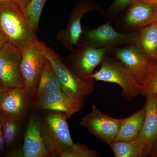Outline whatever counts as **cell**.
Listing matches in <instances>:
<instances>
[{
    "instance_id": "cell-1",
    "label": "cell",
    "mask_w": 157,
    "mask_h": 157,
    "mask_svg": "<svg viewBox=\"0 0 157 157\" xmlns=\"http://www.w3.org/2000/svg\"><path fill=\"white\" fill-rule=\"evenodd\" d=\"M36 42L41 52L52 66L60 82L63 91L83 107L85 99L94 89L95 80L93 77L84 78L78 76L52 48L38 39Z\"/></svg>"
},
{
    "instance_id": "cell-2",
    "label": "cell",
    "mask_w": 157,
    "mask_h": 157,
    "mask_svg": "<svg viewBox=\"0 0 157 157\" xmlns=\"http://www.w3.org/2000/svg\"><path fill=\"white\" fill-rule=\"evenodd\" d=\"M0 30L7 42L21 50L37 39L22 10L13 2L0 4Z\"/></svg>"
},
{
    "instance_id": "cell-3",
    "label": "cell",
    "mask_w": 157,
    "mask_h": 157,
    "mask_svg": "<svg viewBox=\"0 0 157 157\" xmlns=\"http://www.w3.org/2000/svg\"><path fill=\"white\" fill-rule=\"evenodd\" d=\"M101 64L100 70L92 76L96 81L118 85L122 89V98L126 101H133L140 94L141 86L120 62L107 55Z\"/></svg>"
},
{
    "instance_id": "cell-4",
    "label": "cell",
    "mask_w": 157,
    "mask_h": 157,
    "mask_svg": "<svg viewBox=\"0 0 157 157\" xmlns=\"http://www.w3.org/2000/svg\"><path fill=\"white\" fill-rule=\"evenodd\" d=\"M67 114L53 112L45 116L41 121L42 136L52 156H59V149L73 144L67 123Z\"/></svg>"
},
{
    "instance_id": "cell-5",
    "label": "cell",
    "mask_w": 157,
    "mask_h": 157,
    "mask_svg": "<svg viewBox=\"0 0 157 157\" xmlns=\"http://www.w3.org/2000/svg\"><path fill=\"white\" fill-rule=\"evenodd\" d=\"M138 31L122 34L114 29L109 23L94 29L82 31L78 43H84L96 48L111 50L117 46L134 45Z\"/></svg>"
},
{
    "instance_id": "cell-6",
    "label": "cell",
    "mask_w": 157,
    "mask_h": 157,
    "mask_svg": "<svg viewBox=\"0 0 157 157\" xmlns=\"http://www.w3.org/2000/svg\"><path fill=\"white\" fill-rule=\"evenodd\" d=\"M77 46V48L71 51V53L66 58V64L80 77L91 78L94 70L107 55L108 50L84 43H78Z\"/></svg>"
},
{
    "instance_id": "cell-7",
    "label": "cell",
    "mask_w": 157,
    "mask_h": 157,
    "mask_svg": "<svg viewBox=\"0 0 157 157\" xmlns=\"http://www.w3.org/2000/svg\"><path fill=\"white\" fill-rule=\"evenodd\" d=\"M120 121L104 114L94 105L90 112L82 118L79 124L90 134L110 146L117 137Z\"/></svg>"
},
{
    "instance_id": "cell-8",
    "label": "cell",
    "mask_w": 157,
    "mask_h": 157,
    "mask_svg": "<svg viewBox=\"0 0 157 157\" xmlns=\"http://www.w3.org/2000/svg\"><path fill=\"white\" fill-rule=\"evenodd\" d=\"M114 54L116 59L123 65L141 87L146 81L155 60L149 58L134 45L116 48Z\"/></svg>"
},
{
    "instance_id": "cell-9",
    "label": "cell",
    "mask_w": 157,
    "mask_h": 157,
    "mask_svg": "<svg viewBox=\"0 0 157 157\" xmlns=\"http://www.w3.org/2000/svg\"><path fill=\"white\" fill-rule=\"evenodd\" d=\"M21 51L7 42L0 50V82L8 89L24 87L20 64Z\"/></svg>"
},
{
    "instance_id": "cell-10",
    "label": "cell",
    "mask_w": 157,
    "mask_h": 157,
    "mask_svg": "<svg viewBox=\"0 0 157 157\" xmlns=\"http://www.w3.org/2000/svg\"><path fill=\"white\" fill-rule=\"evenodd\" d=\"M37 40L21 50L20 64L25 86L33 98L42 67L46 59L37 45Z\"/></svg>"
},
{
    "instance_id": "cell-11",
    "label": "cell",
    "mask_w": 157,
    "mask_h": 157,
    "mask_svg": "<svg viewBox=\"0 0 157 157\" xmlns=\"http://www.w3.org/2000/svg\"><path fill=\"white\" fill-rule=\"evenodd\" d=\"M10 157H48L51 153L46 146L42 136L41 121L32 116L26 127L22 146L10 152L6 156Z\"/></svg>"
},
{
    "instance_id": "cell-12",
    "label": "cell",
    "mask_w": 157,
    "mask_h": 157,
    "mask_svg": "<svg viewBox=\"0 0 157 157\" xmlns=\"http://www.w3.org/2000/svg\"><path fill=\"white\" fill-rule=\"evenodd\" d=\"M102 11L101 7L94 1L82 0L73 8L70 14L66 28L60 31L57 39L61 41L64 46L72 51L73 46L78 44V40L82 32L81 20L85 14L90 11Z\"/></svg>"
},
{
    "instance_id": "cell-13",
    "label": "cell",
    "mask_w": 157,
    "mask_h": 157,
    "mask_svg": "<svg viewBox=\"0 0 157 157\" xmlns=\"http://www.w3.org/2000/svg\"><path fill=\"white\" fill-rule=\"evenodd\" d=\"M34 106L39 109L60 112L70 118L79 112L82 106L65 94L62 90L54 91L34 99Z\"/></svg>"
},
{
    "instance_id": "cell-14",
    "label": "cell",
    "mask_w": 157,
    "mask_h": 157,
    "mask_svg": "<svg viewBox=\"0 0 157 157\" xmlns=\"http://www.w3.org/2000/svg\"><path fill=\"white\" fill-rule=\"evenodd\" d=\"M145 96L146 114L143 127L137 139L144 145L147 157L157 139V94H149Z\"/></svg>"
},
{
    "instance_id": "cell-15",
    "label": "cell",
    "mask_w": 157,
    "mask_h": 157,
    "mask_svg": "<svg viewBox=\"0 0 157 157\" xmlns=\"http://www.w3.org/2000/svg\"><path fill=\"white\" fill-rule=\"evenodd\" d=\"M30 96L25 87L9 89L0 102V112L5 116L23 117Z\"/></svg>"
},
{
    "instance_id": "cell-16",
    "label": "cell",
    "mask_w": 157,
    "mask_h": 157,
    "mask_svg": "<svg viewBox=\"0 0 157 157\" xmlns=\"http://www.w3.org/2000/svg\"><path fill=\"white\" fill-rule=\"evenodd\" d=\"M124 23L129 28L138 30L157 21V6L136 2L129 6Z\"/></svg>"
},
{
    "instance_id": "cell-17",
    "label": "cell",
    "mask_w": 157,
    "mask_h": 157,
    "mask_svg": "<svg viewBox=\"0 0 157 157\" xmlns=\"http://www.w3.org/2000/svg\"><path fill=\"white\" fill-rule=\"evenodd\" d=\"M146 105L135 114L121 119L119 128L115 141H130L136 139L143 127Z\"/></svg>"
},
{
    "instance_id": "cell-18",
    "label": "cell",
    "mask_w": 157,
    "mask_h": 157,
    "mask_svg": "<svg viewBox=\"0 0 157 157\" xmlns=\"http://www.w3.org/2000/svg\"><path fill=\"white\" fill-rule=\"evenodd\" d=\"M134 45L149 58L157 61V21L139 29Z\"/></svg>"
},
{
    "instance_id": "cell-19",
    "label": "cell",
    "mask_w": 157,
    "mask_h": 157,
    "mask_svg": "<svg viewBox=\"0 0 157 157\" xmlns=\"http://www.w3.org/2000/svg\"><path fill=\"white\" fill-rule=\"evenodd\" d=\"M58 90H62L60 82L50 62L46 59L42 67L34 99Z\"/></svg>"
},
{
    "instance_id": "cell-20",
    "label": "cell",
    "mask_w": 157,
    "mask_h": 157,
    "mask_svg": "<svg viewBox=\"0 0 157 157\" xmlns=\"http://www.w3.org/2000/svg\"><path fill=\"white\" fill-rule=\"evenodd\" d=\"M109 146L115 157H146L145 147L137 138L130 141H114Z\"/></svg>"
},
{
    "instance_id": "cell-21",
    "label": "cell",
    "mask_w": 157,
    "mask_h": 157,
    "mask_svg": "<svg viewBox=\"0 0 157 157\" xmlns=\"http://www.w3.org/2000/svg\"><path fill=\"white\" fill-rule=\"evenodd\" d=\"M22 117L3 115L2 123L5 146L10 147L16 140L20 132Z\"/></svg>"
},
{
    "instance_id": "cell-22",
    "label": "cell",
    "mask_w": 157,
    "mask_h": 157,
    "mask_svg": "<svg viewBox=\"0 0 157 157\" xmlns=\"http://www.w3.org/2000/svg\"><path fill=\"white\" fill-rule=\"evenodd\" d=\"M47 0H31L26 9L22 10L32 29L36 33L43 8Z\"/></svg>"
},
{
    "instance_id": "cell-23",
    "label": "cell",
    "mask_w": 157,
    "mask_h": 157,
    "mask_svg": "<svg viewBox=\"0 0 157 157\" xmlns=\"http://www.w3.org/2000/svg\"><path fill=\"white\" fill-rule=\"evenodd\" d=\"M57 152L59 156L61 157H101L95 150L81 143H73L69 147L59 149Z\"/></svg>"
},
{
    "instance_id": "cell-24",
    "label": "cell",
    "mask_w": 157,
    "mask_h": 157,
    "mask_svg": "<svg viewBox=\"0 0 157 157\" xmlns=\"http://www.w3.org/2000/svg\"><path fill=\"white\" fill-rule=\"evenodd\" d=\"M140 94H157V61H155L150 72L144 84L141 86Z\"/></svg>"
},
{
    "instance_id": "cell-25",
    "label": "cell",
    "mask_w": 157,
    "mask_h": 157,
    "mask_svg": "<svg viewBox=\"0 0 157 157\" xmlns=\"http://www.w3.org/2000/svg\"><path fill=\"white\" fill-rule=\"evenodd\" d=\"M134 1L135 0H114L112 5L106 10L107 15L115 16L120 11L129 7Z\"/></svg>"
},
{
    "instance_id": "cell-26",
    "label": "cell",
    "mask_w": 157,
    "mask_h": 157,
    "mask_svg": "<svg viewBox=\"0 0 157 157\" xmlns=\"http://www.w3.org/2000/svg\"><path fill=\"white\" fill-rule=\"evenodd\" d=\"M2 117L3 114L0 112V152L3 151L5 146V140H4L3 134L2 123Z\"/></svg>"
},
{
    "instance_id": "cell-27",
    "label": "cell",
    "mask_w": 157,
    "mask_h": 157,
    "mask_svg": "<svg viewBox=\"0 0 157 157\" xmlns=\"http://www.w3.org/2000/svg\"><path fill=\"white\" fill-rule=\"evenodd\" d=\"M12 2L21 10L26 9L31 0H12Z\"/></svg>"
},
{
    "instance_id": "cell-28",
    "label": "cell",
    "mask_w": 157,
    "mask_h": 157,
    "mask_svg": "<svg viewBox=\"0 0 157 157\" xmlns=\"http://www.w3.org/2000/svg\"><path fill=\"white\" fill-rule=\"evenodd\" d=\"M149 155L151 157H157V139L153 144Z\"/></svg>"
},
{
    "instance_id": "cell-29",
    "label": "cell",
    "mask_w": 157,
    "mask_h": 157,
    "mask_svg": "<svg viewBox=\"0 0 157 157\" xmlns=\"http://www.w3.org/2000/svg\"><path fill=\"white\" fill-rule=\"evenodd\" d=\"M8 89H9L6 88V86H4L2 83L0 82V102L2 101L3 96L5 94Z\"/></svg>"
},
{
    "instance_id": "cell-30",
    "label": "cell",
    "mask_w": 157,
    "mask_h": 157,
    "mask_svg": "<svg viewBox=\"0 0 157 157\" xmlns=\"http://www.w3.org/2000/svg\"><path fill=\"white\" fill-rule=\"evenodd\" d=\"M140 2L151 6H157V0H142Z\"/></svg>"
},
{
    "instance_id": "cell-31",
    "label": "cell",
    "mask_w": 157,
    "mask_h": 157,
    "mask_svg": "<svg viewBox=\"0 0 157 157\" xmlns=\"http://www.w3.org/2000/svg\"><path fill=\"white\" fill-rule=\"evenodd\" d=\"M7 42L6 39L0 30V50L2 49L4 45Z\"/></svg>"
},
{
    "instance_id": "cell-32",
    "label": "cell",
    "mask_w": 157,
    "mask_h": 157,
    "mask_svg": "<svg viewBox=\"0 0 157 157\" xmlns=\"http://www.w3.org/2000/svg\"><path fill=\"white\" fill-rule=\"evenodd\" d=\"M12 2V0H0V4H9Z\"/></svg>"
},
{
    "instance_id": "cell-33",
    "label": "cell",
    "mask_w": 157,
    "mask_h": 157,
    "mask_svg": "<svg viewBox=\"0 0 157 157\" xmlns=\"http://www.w3.org/2000/svg\"><path fill=\"white\" fill-rule=\"evenodd\" d=\"M141 1H142V0H135V1H134V2L133 3L136 2H140Z\"/></svg>"
}]
</instances>
